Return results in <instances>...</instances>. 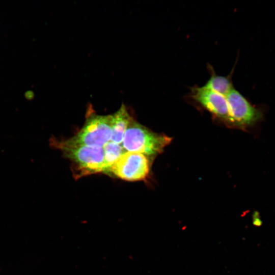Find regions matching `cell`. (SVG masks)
I'll return each mask as SVG.
<instances>
[{"label": "cell", "mask_w": 275, "mask_h": 275, "mask_svg": "<svg viewBox=\"0 0 275 275\" xmlns=\"http://www.w3.org/2000/svg\"><path fill=\"white\" fill-rule=\"evenodd\" d=\"M150 157L145 154L127 152L106 172L123 180L135 181L143 180L150 170Z\"/></svg>", "instance_id": "277c9868"}, {"label": "cell", "mask_w": 275, "mask_h": 275, "mask_svg": "<svg viewBox=\"0 0 275 275\" xmlns=\"http://www.w3.org/2000/svg\"><path fill=\"white\" fill-rule=\"evenodd\" d=\"M210 76L202 87L217 93L225 96L234 88L230 74L227 76L217 75L212 67L208 65Z\"/></svg>", "instance_id": "ba28073f"}, {"label": "cell", "mask_w": 275, "mask_h": 275, "mask_svg": "<svg viewBox=\"0 0 275 275\" xmlns=\"http://www.w3.org/2000/svg\"><path fill=\"white\" fill-rule=\"evenodd\" d=\"M233 127L245 129L263 118L261 108L253 105L234 88L226 95Z\"/></svg>", "instance_id": "5b68a950"}, {"label": "cell", "mask_w": 275, "mask_h": 275, "mask_svg": "<svg viewBox=\"0 0 275 275\" xmlns=\"http://www.w3.org/2000/svg\"><path fill=\"white\" fill-rule=\"evenodd\" d=\"M50 145L60 149L72 161L77 178L104 171L102 148L72 145L53 138L50 140Z\"/></svg>", "instance_id": "6da1fadb"}, {"label": "cell", "mask_w": 275, "mask_h": 275, "mask_svg": "<svg viewBox=\"0 0 275 275\" xmlns=\"http://www.w3.org/2000/svg\"><path fill=\"white\" fill-rule=\"evenodd\" d=\"M112 116V134L111 141L115 143L121 144L123 142L126 129L132 118H131L124 104Z\"/></svg>", "instance_id": "52a82bcc"}, {"label": "cell", "mask_w": 275, "mask_h": 275, "mask_svg": "<svg viewBox=\"0 0 275 275\" xmlns=\"http://www.w3.org/2000/svg\"><path fill=\"white\" fill-rule=\"evenodd\" d=\"M102 148L104 154V172L106 173L108 169L118 160L126 151L121 144H118L111 141L105 144Z\"/></svg>", "instance_id": "9c48e42d"}, {"label": "cell", "mask_w": 275, "mask_h": 275, "mask_svg": "<svg viewBox=\"0 0 275 275\" xmlns=\"http://www.w3.org/2000/svg\"><path fill=\"white\" fill-rule=\"evenodd\" d=\"M112 120V115L90 113L80 130L64 142L72 145L102 148L111 139Z\"/></svg>", "instance_id": "3957f363"}, {"label": "cell", "mask_w": 275, "mask_h": 275, "mask_svg": "<svg viewBox=\"0 0 275 275\" xmlns=\"http://www.w3.org/2000/svg\"><path fill=\"white\" fill-rule=\"evenodd\" d=\"M171 141V138L155 133L132 119L125 132L122 146L127 152L151 157L162 152Z\"/></svg>", "instance_id": "7a4b0ae2"}, {"label": "cell", "mask_w": 275, "mask_h": 275, "mask_svg": "<svg viewBox=\"0 0 275 275\" xmlns=\"http://www.w3.org/2000/svg\"><path fill=\"white\" fill-rule=\"evenodd\" d=\"M191 98L209 112L213 117L233 127L228 103L225 96L202 87L195 86L191 89Z\"/></svg>", "instance_id": "8992f818"}]
</instances>
